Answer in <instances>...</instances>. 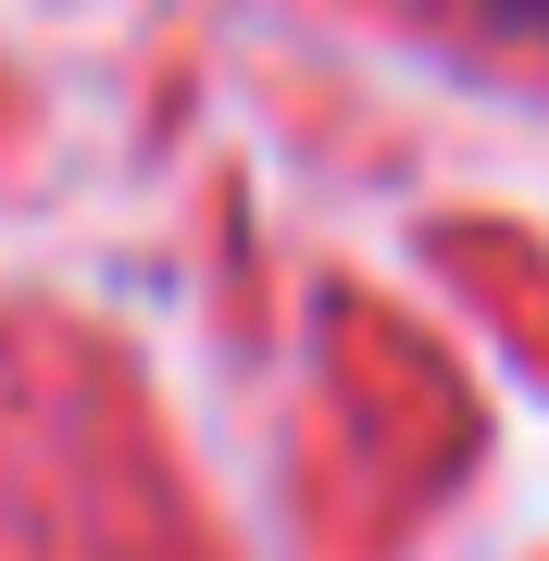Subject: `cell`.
<instances>
[{
    "instance_id": "1",
    "label": "cell",
    "mask_w": 549,
    "mask_h": 561,
    "mask_svg": "<svg viewBox=\"0 0 549 561\" xmlns=\"http://www.w3.org/2000/svg\"><path fill=\"white\" fill-rule=\"evenodd\" d=\"M0 561H238L113 324L0 300Z\"/></svg>"
},
{
    "instance_id": "2",
    "label": "cell",
    "mask_w": 549,
    "mask_h": 561,
    "mask_svg": "<svg viewBox=\"0 0 549 561\" xmlns=\"http://www.w3.org/2000/svg\"><path fill=\"white\" fill-rule=\"evenodd\" d=\"M488 449L474 375L375 287H325L312 400L287 437V524L312 561H400Z\"/></svg>"
},
{
    "instance_id": "3",
    "label": "cell",
    "mask_w": 549,
    "mask_h": 561,
    "mask_svg": "<svg viewBox=\"0 0 549 561\" xmlns=\"http://www.w3.org/2000/svg\"><path fill=\"white\" fill-rule=\"evenodd\" d=\"M425 262L474 300V324H500L512 362L549 375V238H525L500 213H449V225H425Z\"/></svg>"
},
{
    "instance_id": "4",
    "label": "cell",
    "mask_w": 549,
    "mask_h": 561,
    "mask_svg": "<svg viewBox=\"0 0 549 561\" xmlns=\"http://www.w3.org/2000/svg\"><path fill=\"white\" fill-rule=\"evenodd\" d=\"M412 25H437L449 50L500 62V76H549V0H400Z\"/></svg>"
},
{
    "instance_id": "5",
    "label": "cell",
    "mask_w": 549,
    "mask_h": 561,
    "mask_svg": "<svg viewBox=\"0 0 549 561\" xmlns=\"http://www.w3.org/2000/svg\"><path fill=\"white\" fill-rule=\"evenodd\" d=\"M13 125H25V101H13V76H0V138H13Z\"/></svg>"
}]
</instances>
